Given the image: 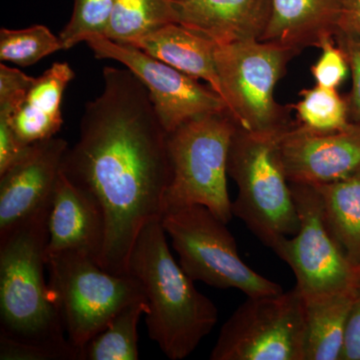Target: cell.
<instances>
[{
  "mask_svg": "<svg viewBox=\"0 0 360 360\" xmlns=\"http://www.w3.org/2000/svg\"><path fill=\"white\" fill-rule=\"evenodd\" d=\"M300 96V101L288 106L295 111L300 124L319 131H336L347 129L352 123L347 99L336 89L316 84L302 89Z\"/></svg>",
  "mask_w": 360,
  "mask_h": 360,
  "instance_id": "23",
  "label": "cell"
},
{
  "mask_svg": "<svg viewBox=\"0 0 360 360\" xmlns=\"http://www.w3.org/2000/svg\"><path fill=\"white\" fill-rule=\"evenodd\" d=\"M360 291L303 296V360H340L345 326Z\"/></svg>",
  "mask_w": 360,
  "mask_h": 360,
  "instance_id": "19",
  "label": "cell"
},
{
  "mask_svg": "<svg viewBox=\"0 0 360 360\" xmlns=\"http://www.w3.org/2000/svg\"><path fill=\"white\" fill-rule=\"evenodd\" d=\"M335 40L347 54L352 71V89L347 98L350 122L360 124V33H341Z\"/></svg>",
  "mask_w": 360,
  "mask_h": 360,
  "instance_id": "28",
  "label": "cell"
},
{
  "mask_svg": "<svg viewBox=\"0 0 360 360\" xmlns=\"http://www.w3.org/2000/svg\"><path fill=\"white\" fill-rule=\"evenodd\" d=\"M1 360H59L61 357L49 348L37 347L0 336Z\"/></svg>",
  "mask_w": 360,
  "mask_h": 360,
  "instance_id": "29",
  "label": "cell"
},
{
  "mask_svg": "<svg viewBox=\"0 0 360 360\" xmlns=\"http://www.w3.org/2000/svg\"><path fill=\"white\" fill-rule=\"evenodd\" d=\"M296 56L286 47L262 40L217 45L222 99L238 127L274 132L290 127V108L277 103L274 92Z\"/></svg>",
  "mask_w": 360,
  "mask_h": 360,
  "instance_id": "7",
  "label": "cell"
},
{
  "mask_svg": "<svg viewBox=\"0 0 360 360\" xmlns=\"http://www.w3.org/2000/svg\"><path fill=\"white\" fill-rule=\"evenodd\" d=\"M68 148L59 137L37 142L0 174V238L51 205Z\"/></svg>",
  "mask_w": 360,
  "mask_h": 360,
  "instance_id": "13",
  "label": "cell"
},
{
  "mask_svg": "<svg viewBox=\"0 0 360 360\" xmlns=\"http://www.w3.org/2000/svg\"><path fill=\"white\" fill-rule=\"evenodd\" d=\"M314 187L331 238L347 262L360 271V170L340 181Z\"/></svg>",
  "mask_w": 360,
  "mask_h": 360,
  "instance_id": "20",
  "label": "cell"
},
{
  "mask_svg": "<svg viewBox=\"0 0 360 360\" xmlns=\"http://www.w3.org/2000/svg\"><path fill=\"white\" fill-rule=\"evenodd\" d=\"M179 257V264L194 281L213 288H236L246 296L283 292L278 283L257 274L239 257L226 224L205 205L168 210L161 219Z\"/></svg>",
  "mask_w": 360,
  "mask_h": 360,
  "instance_id": "8",
  "label": "cell"
},
{
  "mask_svg": "<svg viewBox=\"0 0 360 360\" xmlns=\"http://www.w3.org/2000/svg\"><path fill=\"white\" fill-rule=\"evenodd\" d=\"M279 149L290 184L317 186L340 181L360 170V124L319 131L292 122L281 134Z\"/></svg>",
  "mask_w": 360,
  "mask_h": 360,
  "instance_id": "12",
  "label": "cell"
},
{
  "mask_svg": "<svg viewBox=\"0 0 360 360\" xmlns=\"http://www.w3.org/2000/svg\"><path fill=\"white\" fill-rule=\"evenodd\" d=\"M167 236L161 220L143 227L130 255L129 274L141 284L148 302L149 338L168 359L181 360L212 333L219 310L175 262Z\"/></svg>",
  "mask_w": 360,
  "mask_h": 360,
  "instance_id": "2",
  "label": "cell"
},
{
  "mask_svg": "<svg viewBox=\"0 0 360 360\" xmlns=\"http://www.w3.org/2000/svg\"><path fill=\"white\" fill-rule=\"evenodd\" d=\"M131 45L195 79L208 82L222 97L217 65V44L179 23H169Z\"/></svg>",
  "mask_w": 360,
  "mask_h": 360,
  "instance_id": "18",
  "label": "cell"
},
{
  "mask_svg": "<svg viewBox=\"0 0 360 360\" xmlns=\"http://www.w3.org/2000/svg\"><path fill=\"white\" fill-rule=\"evenodd\" d=\"M169 23H177L174 0H115L104 37L131 44Z\"/></svg>",
  "mask_w": 360,
  "mask_h": 360,
  "instance_id": "21",
  "label": "cell"
},
{
  "mask_svg": "<svg viewBox=\"0 0 360 360\" xmlns=\"http://www.w3.org/2000/svg\"><path fill=\"white\" fill-rule=\"evenodd\" d=\"M103 77V94L85 105L79 139L65 151L60 172L103 214L99 265L125 276L139 233L165 213L168 132L131 71L108 66Z\"/></svg>",
  "mask_w": 360,
  "mask_h": 360,
  "instance_id": "1",
  "label": "cell"
},
{
  "mask_svg": "<svg viewBox=\"0 0 360 360\" xmlns=\"http://www.w3.org/2000/svg\"><path fill=\"white\" fill-rule=\"evenodd\" d=\"M11 118V115H0V174L15 162L27 148L18 141Z\"/></svg>",
  "mask_w": 360,
  "mask_h": 360,
  "instance_id": "30",
  "label": "cell"
},
{
  "mask_svg": "<svg viewBox=\"0 0 360 360\" xmlns=\"http://www.w3.org/2000/svg\"><path fill=\"white\" fill-rule=\"evenodd\" d=\"M345 0H272L271 15L262 41L300 54L319 47L345 30Z\"/></svg>",
  "mask_w": 360,
  "mask_h": 360,
  "instance_id": "16",
  "label": "cell"
},
{
  "mask_svg": "<svg viewBox=\"0 0 360 360\" xmlns=\"http://www.w3.org/2000/svg\"><path fill=\"white\" fill-rule=\"evenodd\" d=\"M148 311L146 300L129 303L110 323L87 343L82 360H136L139 359L137 326Z\"/></svg>",
  "mask_w": 360,
  "mask_h": 360,
  "instance_id": "22",
  "label": "cell"
},
{
  "mask_svg": "<svg viewBox=\"0 0 360 360\" xmlns=\"http://www.w3.org/2000/svg\"><path fill=\"white\" fill-rule=\"evenodd\" d=\"M177 23L217 45L260 40L272 0H174Z\"/></svg>",
  "mask_w": 360,
  "mask_h": 360,
  "instance_id": "14",
  "label": "cell"
},
{
  "mask_svg": "<svg viewBox=\"0 0 360 360\" xmlns=\"http://www.w3.org/2000/svg\"><path fill=\"white\" fill-rule=\"evenodd\" d=\"M345 6L347 18L345 32L360 33V0H345Z\"/></svg>",
  "mask_w": 360,
  "mask_h": 360,
  "instance_id": "32",
  "label": "cell"
},
{
  "mask_svg": "<svg viewBox=\"0 0 360 360\" xmlns=\"http://www.w3.org/2000/svg\"><path fill=\"white\" fill-rule=\"evenodd\" d=\"M51 206L0 238V336L80 360L44 279Z\"/></svg>",
  "mask_w": 360,
  "mask_h": 360,
  "instance_id": "3",
  "label": "cell"
},
{
  "mask_svg": "<svg viewBox=\"0 0 360 360\" xmlns=\"http://www.w3.org/2000/svg\"><path fill=\"white\" fill-rule=\"evenodd\" d=\"M284 129L252 132L238 127L227 158V174L238 187L232 213L274 251L300 226L279 149Z\"/></svg>",
  "mask_w": 360,
  "mask_h": 360,
  "instance_id": "4",
  "label": "cell"
},
{
  "mask_svg": "<svg viewBox=\"0 0 360 360\" xmlns=\"http://www.w3.org/2000/svg\"><path fill=\"white\" fill-rule=\"evenodd\" d=\"M236 129L229 111H221L198 116L168 134L170 181L165 212L200 205L225 224L231 221L233 213L227 191V158Z\"/></svg>",
  "mask_w": 360,
  "mask_h": 360,
  "instance_id": "5",
  "label": "cell"
},
{
  "mask_svg": "<svg viewBox=\"0 0 360 360\" xmlns=\"http://www.w3.org/2000/svg\"><path fill=\"white\" fill-rule=\"evenodd\" d=\"M63 51L58 37L44 25H32L25 30H0V60L26 68L45 56Z\"/></svg>",
  "mask_w": 360,
  "mask_h": 360,
  "instance_id": "24",
  "label": "cell"
},
{
  "mask_svg": "<svg viewBox=\"0 0 360 360\" xmlns=\"http://www.w3.org/2000/svg\"><path fill=\"white\" fill-rule=\"evenodd\" d=\"M304 300L298 288L248 296L224 322L212 360H303Z\"/></svg>",
  "mask_w": 360,
  "mask_h": 360,
  "instance_id": "9",
  "label": "cell"
},
{
  "mask_svg": "<svg viewBox=\"0 0 360 360\" xmlns=\"http://www.w3.org/2000/svg\"><path fill=\"white\" fill-rule=\"evenodd\" d=\"M340 360H360V295L348 315Z\"/></svg>",
  "mask_w": 360,
  "mask_h": 360,
  "instance_id": "31",
  "label": "cell"
},
{
  "mask_svg": "<svg viewBox=\"0 0 360 360\" xmlns=\"http://www.w3.org/2000/svg\"><path fill=\"white\" fill-rule=\"evenodd\" d=\"M49 288L68 340L82 350L129 303L146 300L139 281L117 276L77 252L47 255Z\"/></svg>",
  "mask_w": 360,
  "mask_h": 360,
  "instance_id": "6",
  "label": "cell"
},
{
  "mask_svg": "<svg viewBox=\"0 0 360 360\" xmlns=\"http://www.w3.org/2000/svg\"><path fill=\"white\" fill-rule=\"evenodd\" d=\"M300 231L281 241L274 252L295 272L303 296L360 291V271L341 253L331 238L321 196L314 186L290 184Z\"/></svg>",
  "mask_w": 360,
  "mask_h": 360,
  "instance_id": "10",
  "label": "cell"
},
{
  "mask_svg": "<svg viewBox=\"0 0 360 360\" xmlns=\"http://www.w3.org/2000/svg\"><path fill=\"white\" fill-rule=\"evenodd\" d=\"M75 71L65 63H53L35 78L15 115L11 118L14 132L23 146L56 136L63 124V94Z\"/></svg>",
  "mask_w": 360,
  "mask_h": 360,
  "instance_id": "17",
  "label": "cell"
},
{
  "mask_svg": "<svg viewBox=\"0 0 360 360\" xmlns=\"http://www.w3.org/2000/svg\"><path fill=\"white\" fill-rule=\"evenodd\" d=\"M105 238V225L96 203L59 174L49 217L46 257L77 252L99 264Z\"/></svg>",
  "mask_w": 360,
  "mask_h": 360,
  "instance_id": "15",
  "label": "cell"
},
{
  "mask_svg": "<svg viewBox=\"0 0 360 360\" xmlns=\"http://www.w3.org/2000/svg\"><path fill=\"white\" fill-rule=\"evenodd\" d=\"M34 80L20 70L0 65V113L13 117Z\"/></svg>",
  "mask_w": 360,
  "mask_h": 360,
  "instance_id": "27",
  "label": "cell"
},
{
  "mask_svg": "<svg viewBox=\"0 0 360 360\" xmlns=\"http://www.w3.org/2000/svg\"><path fill=\"white\" fill-rule=\"evenodd\" d=\"M115 0H75L72 15L58 37L63 51L96 35L104 37Z\"/></svg>",
  "mask_w": 360,
  "mask_h": 360,
  "instance_id": "25",
  "label": "cell"
},
{
  "mask_svg": "<svg viewBox=\"0 0 360 360\" xmlns=\"http://www.w3.org/2000/svg\"><path fill=\"white\" fill-rule=\"evenodd\" d=\"M322 53L310 68L316 84L338 89L347 77L348 61L345 51L335 39L326 40L321 45Z\"/></svg>",
  "mask_w": 360,
  "mask_h": 360,
  "instance_id": "26",
  "label": "cell"
},
{
  "mask_svg": "<svg viewBox=\"0 0 360 360\" xmlns=\"http://www.w3.org/2000/svg\"><path fill=\"white\" fill-rule=\"evenodd\" d=\"M96 58L118 61L146 85L161 124L168 134L198 116L229 111L212 87H206L176 68L134 45L96 35L85 40Z\"/></svg>",
  "mask_w": 360,
  "mask_h": 360,
  "instance_id": "11",
  "label": "cell"
}]
</instances>
